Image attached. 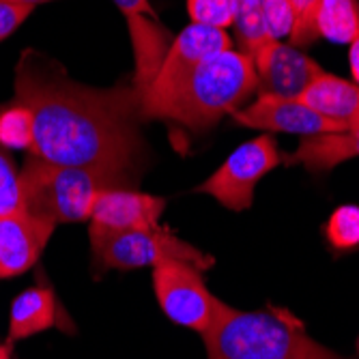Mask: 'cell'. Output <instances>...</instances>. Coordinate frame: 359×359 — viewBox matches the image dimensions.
I'll list each match as a JSON object with an SVG mask.
<instances>
[{
	"label": "cell",
	"mask_w": 359,
	"mask_h": 359,
	"mask_svg": "<svg viewBox=\"0 0 359 359\" xmlns=\"http://www.w3.org/2000/svg\"><path fill=\"white\" fill-rule=\"evenodd\" d=\"M13 102L24 104L35 121L30 155L52 164L106 170L134 183L144 151L134 82L84 86L58 60L24 50L15 67Z\"/></svg>",
	"instance_id": "1"
},
{
	"label": "cell",
	"mask_w": 359,
	"mask_h": 359,
	"mask_svg": "<svg viewBox=\"0 0 359 359\" xmlns=\"http://www.w3.org/2000/svg\"><path fill=\"white\" fill-rule=\"evenodd\" d=\"M203 340L207 359H344L318 344L295 314L271 306L243 312L217 299Z\"/></svg>",
	"instance_id": "2"
},
{
	"label": "cell",
	"mask_w": 359,
	"mask_h": 359,
	"mask_svg": "<svg viewBox=\"0 0 359 359\" xmlns=\"http://www.w3.org/2000/svg\"><path fill=\"white\" fill-rule=\"evenodd\" d=\"M256 90L258 78L252 58L239 50H226L194 69L161 118L205 132L224 114L245 106Z\"/></svg>",
	"instance_id": "3"
},
{
	"label": "cell",
	"mask_w": 359,
	"mask_h": 359,
	"mask_svg": "<svg viewBox=\"0 0 359 359\" xmlns=\"http://www.w3.org/2000/svg\"><path fill=\"white\" fill-rule=\"evenodd\" d=\"M20 187L26 213L52 224H69L90 219L93 205L104 189L132 187V181L106 170L52 164L28 155L20 168Z\"/></svg>",
	"instance_id": "4"
},
{
	"label": "cell",
	"mask_w": 359,
	"mask_h": 359,
	"mask_svg": "<svg viewBox=\"0 0 359 359\" xmlns=\"http://www.w3.org/2000/svg\"><path fill=\"white\" fill-rule=\"evenodd\" d=\"M88 239L93 250V267L97 271H134L157 267L166 260H183L201 271L213 267V258L191 243L179 239L175 233L159 231H102L88 226Z\"/></svg>",
	"instance_id": "5"
},
{
	"label": "cell",
	"mask_w": 359,
	"mask_h": 359,
	"mask_svg": "<svg viewBox=\"0 0 359 359\" xmlns=\"http://www.w3.org/2000/svg\"><path fill=\"white\" fill-rule=\"evenodd\" d=\"M233 50V37L226 30L189 24L172 39L155 78L140 97V118H161L166 106L172 102L177 90L187 82L201 62Z\"/></svg>",
	"instance_id": "6"
},
{
	"label": "cell",
	"mask_w": 359,
	"mask_h": 359,
	"mask_svg": "<svg viewBox=\"0 0 359 359\" xmlns=\"http://www.w3.org/2000/svg\"><path fill=\"white\" fill-rule=\"evenodd\" d=\"M280 164L282 155L276 140L269 134H263L237 147L224 164L194 191L209 194L226 209L245 211L254 201L258 181Z\"/></svg>",
	"instance_id": "7"
},
{
	"label": "cell",
	"mask_w": 359,
	"mask_h": 359,
	"mask_svg": "<svg viewBox=\"0 0 359 359\" xmlns=\"http://www.w3.org/2000/svg\"><path fill=\"white\" fill-rule=\"evenodd\" d=\"M153 290L164 314L181 327L205 336L215 318L217 297L207 288L203 271L183 260L153 267Z\"/></svg>",
	"instance_id": "8"
},
{
	"label": "cell",
	"mask_w": 359,
	"mask_h": 359,
	"mask_svg": "<svg viewBox=\"0 0 359 359\" xmlns=\"http://www.w3.org/2000/svg\"><path fill=\"white\" fill-rule=\"evenodd\" d=\"M233 121L250 127L263 129L269 134H299V136H318L344 132L348 125L325 118L306 106L299 97H278V95H258L248 106L235 110Z\"/></svg>",
	"instance_id": "9"
},
{
	"label": "cell",
	"mask_w": 359,
	"mask_h": 359,
	"mask_svg": "<svg viewBox=\"0 0 359 359\" xmlns=\"http://www.w3.org/2000/svg\"><path fill=\"white\" fill-rule=\"evenodd\" d=\"M127 20L129 37H132L134 58H136V74L134 88L138 97L144 95L151 80L155 78L161 60H164L170 43L172 32L161 24L159 15L151 7L149 0H112Z\"/></svg>",
	"instance_id": "10"
},
{
	"label": "cell",
	"mask_w": 359,
	"mask_h": 359,
	"mask_svg": "<svg viewBox=\"0 0 359 359\" xmlns=\"http://www.w3.org/2000/svg\"><path fill=\"white\" fill-rule=\"evenodd\" d=\"M56 224L15 211L0 215V280H9L32 269L54 235Z\"/></svg>",
	"instance_id": "11"
},
{
	"label": "cell",
	"mask_w": 359,
	"mask_h": 359,
	"mask_svg": "<svg viewBox=\"0 0 359 359\" xmlns=\"http://www.w3.org/2000/svg\"><path fill=\"white\" fill-rule=\"evenodd\" d=\"M166 201L132 187H108L93 205L90 226L102 231H159Z\"/></svg>",
	"instance_id": "12"
},
{
	"label": "cell",
	"mask_w": 359,
	"mask_h": 359,
	"mask_svg": "<svg viewBox=\"0 0 359 359\" xmlns=\"http://www.w3.org/2000/svg\"><path fill=\"white\" fill-rule=\"evenodd\" d=\"M258 95H278V97H299L310 82L323 72L308 54L299 52L295 46L269 41L256 56H252Z\"/></svg>",
	"instance_id": "13"
},
{
	"label": "cell",
	"mask_w": 359,
	"mask_h": 359,
	"mask_svg": "<svg viewBox=\"0 0 359 359\" xmlns=\"http://www.w3.org/2000/svg\"><path fill=\"white\" fill-rule=\"evenodd\" d=\"M62 314L52 286H30L22 290L9 312V342H20L52 327H60Z\"/></svg>",
	"instance_id": "14"
},
{
	"label": "cell",
	"mask_w": 359,
	"mask_h": 359,
	"mask_svg": "<svg viewBox=\"0 0 359 359\" xmlns=\"http://www.w3.org/2000/svg\"><path fill=\"white\" fill-rule=\"evenodd\" d=\"M359 157V127L344 132L304 136L297 151L286 157L288 166H304L312 172H327L346 159Z\"/></svg>",
	"instance_id": "15"
},
{
	"label": "cell",
	"mask_w": 359,
	"mask_h": 359,
	"mask_svg": "<svg viewBox=\"0 0 359 359\" xmlns=\"http://www.w3.org/2000/svg\"><path fill=\"white\" fill-rule=\"evenodd\" d=\"M299 100L325 118L351 125L359 112V86L334 74L320 72Z\"/></svg>",
	"instance_id": "16"
},
{
	"label": "cell",
	"mask_w": 359,
	"mask_h": 359,
	"mask_svg": "<svg viewBox=\"0 0 359 359\" xmlns=\"http://www.w3.org/2000/svg\"><path fill=\"white\" fill-rule=\"evenodd\" d=\"M316 30L332 43H353L359 37V0H318Z\"/></svg>",
	"instance_id": "17"
},
{
	"label": "cell",
	"mask_w": 359,
	"mask_h": 359,
	"mask_svg": "<svg viewBox=\"0 0 359 359\" xmlns=\"http://www.w3.org/2000/svg\"><path fill=\"white\" fill-rule=\"evenodd\" d=\"M233 28H235L237 43L241 48L239 52L248 54L250 58L256 56L269 41H273L267 30V22L263 15V7H260V0H241Z\"/></svg>",
	"instance_id": "18"
},
{
	"label": "cell",
	"mask_w": 359,
	"mask_h": 359,
	"mask_svg": "<svg viewBox=\"0 0 359 359\" xmlns=\"http://www.w3.org/2000/svg\"><path fill=\"white\" fill-rule=\"evenodd\" d=\"M35 142V121L24 104L11 102L0 108V147L30 151Z\"/></svg>",
	"instance_id": "19"
},
{
	"label": "cell",
	"mask_w": 359,
	"mask_h": 359,
	"mask_svg": "<svg viewBox=\"0 0 359 359\" xmlns=\"http://www.w3.org/2000/svg\"><path fill=\"white\" fill-rule=\"evenodd\" d=\"M325 237L338 252H351L359 248V207H338L332 213L330 222L325 224Z\"/></svg>",
	"instance_id": "20"
},
{
	"label": "cell",
	"mask_w": 359,
	"mask_h": 359,
	"mask_svg": "<svg viewBox=\"0 0 359 359\" xmlns=\"http://www.w3.org/2000/svg\"><path fill=\"white\" fill-rule=\"evenodd\" d=\"M241 0H187L191 24H203L219 30L233 28Z\"/></svg>",
	"instance_id": "21"
},
{
	"label": "cell",
	"mask_w": 359,
	"mask_h": 359,
	"mask_svg": "<svg viewBox=\"0 0 359 359\" xmlns=\"http://www.w3.org/2000/svg\"><path fill=\"white\" fill-rule=\"evenodd\" d=\"M24 211L22 187H20V168L0 147V215Z\"/></svg>",
	"instance_id": "22"
},
{
	"label": "cell",
	"mask_w": 359,
	"mask_h": 359,
	"mask_svg": "<svg viewBox=\"0 0 359 359\" xmlns=\"http://www.w3.org/2000/svg\"><path fill=\"white\" fill-rule=\"evenodd\" d=\"M292 9V30H290V41L292 46H312L318 37L316 30V9L318 0H288Z\"/></svg>",
	"instance_id": "23"
},
{
	"label": "cell",
	"mask_w": 359,
	"mask_h": 359,
	"mask_svg": "<svg viewBox=\"0 0 359 359\" xmlns=\"http://www.w3.org/2000/svg\"><path fill=\"white\" fill-rule=\"evenodd\" d=\"M260 7L271 39L280 41L282 37H288L292 30V9L288 0H260Z\"/></svg>",
	"instance_id": "24"
},
{
	"label": "cell",
	"mask_w": 359,
	"mask_h": 359,
	"mask_svg": "<svg viewBox=\"0 0 359 359\" xmlns=\"http://www.w3.org/2000/svg\"><path fill=\"white\" fill-rule=\"evenodd\" d=\"M32 11H35V7L0 0V41H5L7 37H11L13 32L30 18Z\"/></svg>",
	"instance_id": "25"
},
{
	"label": "cell",
	"mask_w": 359,
	"mask_h": 359,
	"mask_svg": "<svg viewBox=\"0 0 359 359\" xmlns=\"http://www.w3.org/2000/svg\"><path fill=\"white\" fill-rule=\"evenodd\" d=\"M348 46H351V50H348L351 74H353V78H355V84L359 86V37H357L353 43H348Z\"/></svg>",
	"instance_id": "26"
},
{
	"label": "cell",
	"mask_w": 359,
	"mask_h": 359,
	"mask_svg": "<svg viewBox=\"0 0 359 359\" xmlns=\"http://www.w3.org/2000/svg\"><path fill=\"white\" fill-rule=\"evenodd\" d=\"M13 342H5L0 344V359H11V353H13Z\"/></svg>",
	"instance_id": "27"
},
{
	"label": "cell",
	"mask_w": 359,
	"mask_h": 359,
	"mask_svg": "<svg viewBox=\"0 0 359 359\" xmlns=\"http://www.w3.org/2000/svg\"><path fill=\"white\" fill-rule=\"evenodd\" d=\"M7 3H18V5L37 7V5H41V3H50V0H7Z\"/></svg>",
	"instance_id": "28"
},
{
	"label": "cell",
	"mask_w": 359,
	"mask_h": 359,
	"mask_svg": "<svg viewBox=\"0 0 359 359\" xmlns=\"http://www.w3.org/2000/svg\"><path fill=\"white\" fill-rule=\"evenodd\" d=\"M348 127H359V112H357V116L353 118V123H351Z\"/></svg>",
	"instance_id": "29"
},
{
	"label": "cell",
	"mask_w": 359,
	"mask_h": 359,
	"mask_svg": "<svg viewBox=\"0 0 359 359\" xmlns=\"http://www.w3.org/2000/svg\"><path fill=\"white\" fill-rule=\"evenodd\" d=\"M357 355H359V338H357Z\"/></svg>",
	"instance_id": "30"
}]
</instances>
